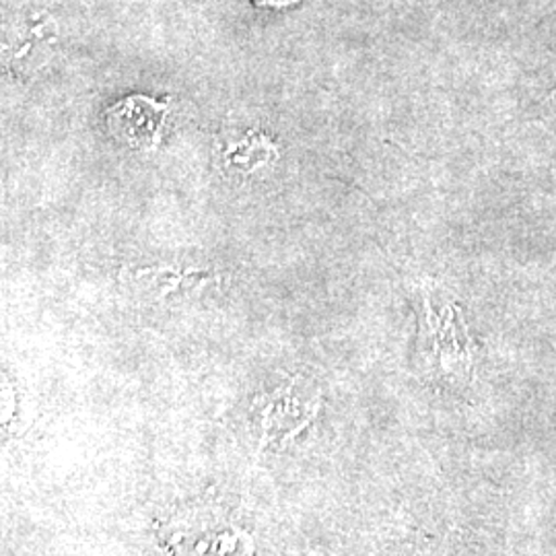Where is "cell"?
<instances>
[{
	"instance_id": "7a4b0ae2",
	"label": "cell",
	"mask_w": 556,
	"mask_h": 556,
	"mask_svg": "<svg viewBox=\"0 0 556 556\" xmlns=\"http://www.w3.org/2000/svg\"><path fill=\"white\" fill-rule=\"evenodd\" d=\"M165 105L147 98H128L110 114L114 135L132 147H153L160 142L161 122Z\"/></svg>"
},
{
	"instance_id": "277c9868",
	"label": "cell",
	"mask_w": 556,
	"mask_h": 556,
	"mask_svg": "<svg viewBox=\"0 0 556 556\" xmlns=\"http://www.w3.org/2000/svg\"><path fill=\"white\" fill-rule=\"evenodd\" d=\"M418 556H459L456 551H450V548H441V546H431V548H425Z\"/></svg>"
},
{
	"instance_id": "6da1fadb",
	"label": "cell",
	"mask_w": 556,
	"mask_h": 556,
	"mask_svg": "<svg viewBox=\"0 0 556 556\" xmlns=\"http://www.w3.org/2000/svg\"><path fill=\"white\" fill-rule=\"evenodd\" d=\"M176 556H252L254 542L233 521L213 514H192L172 528Z\"/></svg>"
},
{
	"instance_id": "5b68a950",
	"label": "cell",
	"mask_w": 556,
	"mask_h": 556,
	"mask_svg": "<svg viewBox=\"0 0 556 556\" xmlns=\"http://www.w3.org/2000/svg\"><path fill=\"white\" fill-rule=\"evenodd\" d=\"M555 98H556V89H555V91H553V93H551V100H555Z\"/></svg>"
},
{
	"instance_id": "3957f363",
	"label": "cell",
	"mask_w": 556,
	"mask_h": 556,
	"mask_svg": "<svg viewBox=\"0 0 556 556\" xmlns=\"http://www.w3.org/2000/svg\"><path fill=\"white\" fill-rule=\"evenodd\" d=\"M254 2L264 9H287L298 4L299 0H254Z\"/></svg>"
}]
</instances>
